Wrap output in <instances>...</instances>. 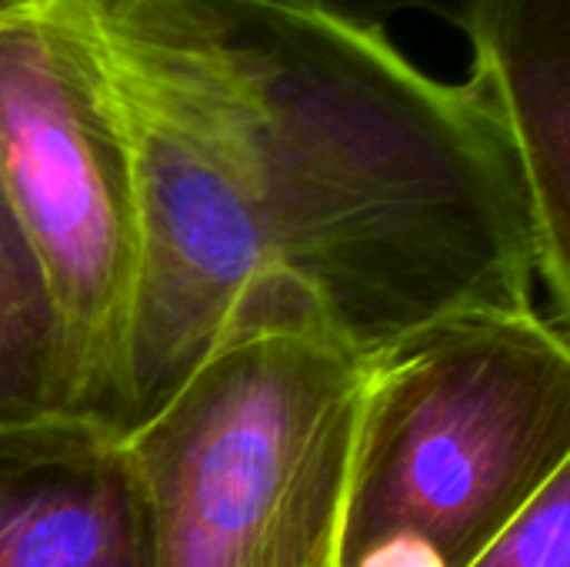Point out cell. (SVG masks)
Instances as JSON below:
<instances>
[{
  "instance_id": "6da1fadb",
  "label": "cell",
  "mask_w": 570,
  "mask_h": 567,
  "mask_svg": "<svg viewBox=\"0 0 570 567\" xmlns=\"http://www.w3.org/2000/svg\"><path fill=\"white\" fill-rule=\"evenodd\" d=\"M110 84L140 257L124 431L294 284L361 361L464 314L534 307L524 164L481 74L441 84L384 30L297 0H60Z\"/></svg>"
},
{
  "instance_id": "7a4b0ae2",
  "label": "cell",
  "mask_w": 570,
  "mask_h": 567,
  "mask_svg": "<svg viewBox=\"0 0 570 567\" xmlns=\"http://www.w3.org/2000/svg\"><path fill=\"white\" fill-rule=\"evenodd\" d=\"M367 361L267 281L130 434L154 567H337Z\"/></svg>"
},
{
  "instance_id": "3957f363",
  "label": "cell",
  "mask_w": 570,
  "mask_h": 567,
  "mask_svg": "<svg viewBox=\"0 0 570 567\" xmlns=\"http://www.w3.org/2000/svg\"><path fill=\"white\" fill-rule=\"evenodd\" d=\"M568 465V324L438 321L367 361L337 567H468Z\"/></svg>"
},
{
  "instance_id": "277c9868",
  "label": "cell",
  "mask_w": 570,
  "mask_h": 567,
  "mask_svg": "<svg viewBox=\"0 0 570 567\" xmlns=\"http://www.w3.org/2000/svg\"><path fill=\"white\" fill-rule=\"evenodd\" d=\"M0 180L50 287L67 411L117 431L137 187L104 67L60 0H0Z\"/></svg>"
},
{
  "instance_id": "5b68a950",
  "label": "cell",
  "mask_w": 570,
  "mask_h": 567,
  "mask_svg": "<svg viewBox=\"0 0 570 567\" xmlns=\"http://www.w3.org/2000/svg\"><path fill=\"white\" fill-rule=\"evenodd\" d=\"M0 567H154L124 438L73 411L0 424Z\"/></svg>"
},
{
  "instance_id": "8992f818",
  "label": "cell",
  "mask_w": 570,
  "mask_h": 567,
  "mask_svg": "<svg viewBox=\"0 0 570 567\" xmlns=\"http://www.w3.org/2000/svg\"><path fill=\"white\" fill-rule=\"evenodd\" d=\"M481 74L514 134L538 234V281L570 321V0H474Z\"/></svg>"
},
{
  "instance_id": "52a82bcc",
  "label": "cell",
  "mask_w": 570,
  "mask_h": 567,
  "mask_svg": "<svg viewBox=\"0 0 570 567\" xmlns=\"http://www.w3.org/2000/svg\"><path fill=\"white\" fill-rule=\"evenodd\" d=\"M67 411L63 341L37 251L0 180V424Z\"/></svg>"
},
{
  "instance_id": "ba28073f",
  "label": "cell",
  "mask_w": 570,
  "mask_h": 567,
  "mask_svg": "<svg viewBox=\"0 0 570 567\" xmlns=\"http://www.w3.org/2000/svg\"><path fill=\"white\" fill-rule=\"evenodd\" d=\"M468 567H570V465Z\"/></svg>"
},
{
  "instance_id": "9c48e42d",
  "label": "cell",
  "mask_w": 570,
  "mask_h": 567,
  "mask_svg": "<svg viewBox=\"0 0 570 567\" xmlns=\"http://www.w3.org/2000/svg\"><path fill=\"white\" fill-rule=\"evenodd\" d=\"M307 7H317L324 13H334L341 20L384 30V23L397 13H431L438 20H448L454 27H468L474 0H297Z\"/></svg>"
}]
</instances>
